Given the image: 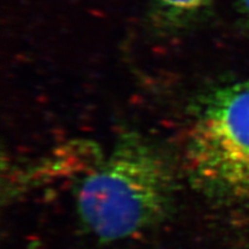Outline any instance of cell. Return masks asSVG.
<instances>
[{"mask_svg":"<svg viewBox=\"0 0 249 249\" xmlns=\"http://www.w3.org/2000/svg\"><path fill=\"white\" fill-rule=\"evenodd\" d=\"M173 197L170 167L148 142L128 135L77 187L81 222L102 242L124 240L160 222Z\"/></svg>","mask_w":249,"mask_h":249,"instance_id":"1","label":"cell"},{"mask_svg":"<svg viewBox=\"0 0 249 249\" xmlns=\"http://www.w3.org/2000/svg\"><path fill=\"white\" fill-rule=\"evenodd\" d=\"M186 158L205 192L249 201V79L217 87L197 102Z\"/></svg>","mask_w":249,"mask_h":249,"instance_id":"2","label":"cell"},{"mask_svg":"<svg viewBox=\"0 0 249 249\" xmlns=\"http://www.w3.org/2000/svg\"><path fill=\"white\" fill-rule=\"evenodd\" d=\"M240 2V8L242 13L245 14V17L249 21V0H239Z\"/></svg>","mask_w":249,"mask_h":249,"instance_id":"4","label":"cell"},{"mask_svg":"<svg viewBox=\"0 0 249 249\" xmlns=\"http://www.w3.org/2000/svg\"><path fill=\"white\" fill-rule=\"evenodd\" d=\"M211 2L213 0H151L152 20L161 29H182L202 17Z\"/></svg>","mask_w":249,"mask_h":249,"instance_id":"3","label":"cell"}]
</instances>
